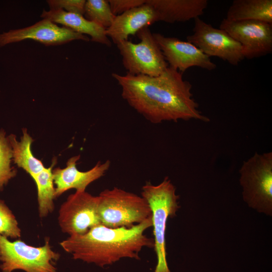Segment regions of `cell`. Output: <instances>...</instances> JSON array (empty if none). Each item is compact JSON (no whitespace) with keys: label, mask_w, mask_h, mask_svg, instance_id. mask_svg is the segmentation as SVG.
I'll use <instances>...</instances> for the list:
<instances>
[{"label":"cell","mask_w":272,"mask_h":272,"mask_svg":"<svg viewBox=\"0 0 272 272\" xmlns=\"http://www.w3.org/2000/svg\"><path fill=\"white\" fill-rule=\"evenodd\" d=\"M194 20L192 33L186 37L188 42L209 57H218L233 65L244 59L241 45L226 31L214 27L199 17Z\"/></svg>","instance_id":"cell-8"},{"label":"cell","mask_w":272,"mask_h":272,"mask_svg":"<svg viewBox=\"0 0 272 272\" xmlns=\"http://www.w3.org/2000/svg\"><path fill=\"white\" fill-rule=\"evenodd\" d=\"M41 17L69 28L75 32L88 35L92 41L110 46L111 42L107 36L106 29L86 19L84 16L63 10H43Z\"/></svg>","instance_id":"cell-16"},{"label":"cell","mask_w":272,"mask_h":272,"mask_svg":"<svg viewBox=\"0 0 272 272\" xmlns=\"http://www.w3.org/2000/svg\"><path fill=\"white\" fill-rule=\"evenodd\" d=\"M136 34L140 40L139 43L127 40L116 44L127 73L151 77L160 75L169 66L153 33L147 27Z\"/></svg>","instance_id":"cell-7"},{"label":"cell","mask_w":272,"mask_h":272,"mask_svg":"<svg viewBox=\"0 0 272 272\" xmlns=\"http://www.w3.org/2000/svg\"><path fill=\"white\" fill-rule=\"evenodd\" d=\"M226 19L232 21L256 20L272 24V1L234 0Z\"/></svg>","instance_id":"cell-17"},{"label":"cell","mask_w":272,"mask_h":272,"mask_svg":"<svg viewBox=\"0 0 272 272\" xmlns=\"http://www.w3.org/2000/svg\"><path fill=\"white\" fill-rule=\"evenodd\" d=\"M47 3L50 10H61L84 16L85 0H48Z\"/></svg>","instance_id":"cell-23"},{"label":"cell","mask_w":272,"mask_h":272,"mask_svg":"<svg viewBox=\"0 0 272 272\" xmlns=\"http://www.w3.org/2000/svg\"><path fill=\"white\" fill-rule=\"evenodd\" d=\"M59 253L46 240L43 246L34 247L20 240L10 241L0 235V268L3 272L19 269L25 272H57Z\"/></svg>","instance_id":"cell-6"},{"label":"cell","mask_w":272,"mask_h":272,"mask_svg":"<svg viewBox=\"0 0 272 272\" xmlns=\"http://www.w3.org/2000/svg\"><path fill=\"white\" fill-rule=\"evenodd\" d=\"M116 16L111 10L108 1H86L84 17L105 29H107L113 23Z\"/></svg>","instance_id":"cell-20"},{"label":"cell","mask_w":272,"mask_h":272,"mask_svg":"<svg viewBox=\"0 0 272 272\" xmlns=\"http://www.w3.org/2000/svg\"><path fill=\"white\" fill-rule=\"evenodd\" d=\"M153 34L169 67L182 74L193 66L210 71L216 68L210 57L192 43L160 33Z\"/></svg>","instance_id":"cell-12"},{"label":"cell","mask_w":272,"mask_h":272,"mask_svg":"<svg viewBox=\"0 0 272 272\" xmlns=\"http://www.w3.org/2000/svg\"><path fill=\"white\" fill-rule=\"evenodd\" d=\"M98 196L85 191L69 196L59 211L58 223L63 233L81 235L100 224L98 214Z\"/></svg>","instance_id":"cell-9"},{"label":"cell","mask_w":272,"mask_h":272,"mask_svg":"<svg viewBox=\"0 0 272 272\" xmlns=\"http://www.w3.org/2000/svg\"><path fill=\"white\" fill-rule=\"evenodd\" d=\"M80 158V155L73 156L68 160L65 168L58 167L52 170L56 185L55 197L70 189H75L76 191H85L90 183L104 176L110 166L108 160L103 163L99 161L91 169L81 171L77 167Z\"/></svg>","instance_id":"cell-13"},{"label":"cell","mask_w":272,"mask_h":272,"mask_svg":"<svg viewBox=\"0 0 272 272\" xmlns=\"http://www.w3.org/2000/svg\"><path fill=\"white\" fill-rule=\"evenodd\" d=\"M220 29L240 43L244 58L251 59L272 52V24L256 21H232L224 19Z\"/></svg>","instance_id":"cell-10"},{"label":"cell","mask_w":272,"mask_h":272,"mask_svg":"<svg viewBox=\"0 0 272 272\" xmlns=\"http://www.w3.org/2000/svg\"><path fill=\"white\" fill-rule=\"evenodd\" d=\"M158 21L157 12L146 0L144 4L116 16L112 25L106 29V35L117 44Z\"/></svg>","instance_id":"cell-14"},{"label":"cell","mask_w":272,"mask_h":272,"mask_svg":"<svg viewBox=\"0 0 272 272\" xmlns=\"http://www.w3.org/2000/svg\"><path fill=\"white\" fill-rule=\"evenodd\" d=\"M157 12L159 21L168 23L185 22L201 16L207 0H146Z\"/></svg>","instance_id":"cell-15"},{"label":"cell","mask_w":272,"mask_h":272,"mask_svg":"<svg viewBox=\"0 0 272 272\" xmlns=\"http://www.w3.org/2000/svg\"><path fill=\"white\" fill-rule=\"evenodd\" d=\"M112 12L115 16L139 7L146 3V0H108Z\"/></svg>","instance_id":"cell-24"},{"label":"cell","mask_w":272,"mask_h":272,"mask_svg":"<svg viewBox=\"0 0 272 272\" xmlns=\"http://www.w3.org/2000/svg\"><path fill=\"white\" fill-rule=\"evenodd\" d=\"M239 173L243 200L260 213L272 215V152H256L243 162Z\"/></svg>","instance_id":"cell-5"},{"label":"cell","mask_w":272,"mask_h":272,"mask_svg":"<svg viewBox=\"0 0 272 272\" xmlns=\"http://www.w3.org/2000/svg\"><path fill=\"white\" fill-rule=\"evenodd\" d=\"M21 229L12 211L0 199V235L7 238H17L21 237Z\"/></svg>","instance_id":"cell-22"},{"label":"cell","mask_w":272,"mask_h":272,"mask_svg":"<svg viewBox=\"0 0 272 272\" xmlns=\"http://www.w3.org/2000/svg\"><path fill=\"white\" fill-rule=\"evenodd\" d=\"M141 196L148 202L152 211L154 248L157 263L154 272H171L166 258V230L169 218L176 216L180 206L179 195L168 177L158 185L147 182L142 187Z\"/></svg>","instance_id":"cell-3"},{"label":"cell","mask_w":272,"mask_h":272,"mask_svg":"<svg viewBox=\"0 0 272 272\" xmlns=\"http://www.w3.org/2000/svg\"><path fill=\"white\" fill-rule=\"evenodd\" d=\"M152 226V216L131 227L111 228L99 224L81 235H73L60 243L75 259L103 267L121 258L140 259L144 247H154L153 238L145 234Z\"/></svg>","instance_id":"cell-2"},{"label":"cell","mask_w":272,"mask_h":272,"mask_svg":"<svg viewBox=\"0 0 272 272\" xmlns=\"http://www.w3.org/2000/svg\"><path fill=\"white\" fill-rule=\"evenodd\" d=\"M98 196L99 220L107 227L130 228L152 216L147 201L133 193L116 187L105 189Z\"/></svg>","instance_id":"cell-4"},{"label":"cell","mask_w":272,"mask_h":272,"mask_svg":"<svg viewBox=\"0 0 272 272\" xmlns=\"http://www.w3.org/2000/svg\"><path fill=\"white\" fill-rule=\"evenodd\" d=\"M56 161L53 159L49 167L45 168L33 178L37 186L38 211L41 218L47 216L54 209L55 195L52 168Z\"/></svg>","instance_id":"cell-19"},{"label":"cell","mask_w":272,"mask_h":272,"mask_svg":"<svg viewBox=\"0 0 272 272\" xmlns=\"http://www.w3.org/2000/svg\"><path fill=\"white\" fill-rule=\"evenodd\" d=\"M12 152L6 132L0 129V191L17 174V170L11 166Z\"/></svg>","instance_id":"cell-21"},{"label":"cell","mask_w":272,"mask_h":272,"mask_svg":"<svg viewBox=\"0 0 272 272\" xmlns=\"http://www.w3.org/2000/svg\"><path fill=\"white\" fill-rule=\"evenodd\" d=\"M22 131L20 141L17 140L15 134L8 136L12 148V161L33 178L45 167L42 162L32 154L31 145L33 139L27 132L26 128H23Z\"/></svg>","instance_id":"cell-18"},{"label":"cell","mask_w":272,"mask_h":272,"mask_svg":"<svg viewBox=\"0 0 272 272\" xmlns=\"http://www.w3.org/2000/svg\"><path fill=\"white\" fill-rule=\"evenodd\" d=\"M121 88L124 100L152 123L192 119L207 122L209 118L198 109L192 85L182 74L169 66L155 77L112 74Z\"/></svg>","instance_id":"cell-1"},{"label":"cell","mask_w":272,"mask_h":272,"mask_svg":"<svg viewBox=\"0 0 272 272\" xmlns=\"http://www.w3.org/2000/svg\"><path fill=\"white\" fill-rule=\"evenodd\" d=\"M27 39L38 41L46 46L63 44L76 40H90L86 35L43 19L33 25L0 34V47Z\"/></svg>","instance_id":"cell-11"}]
</instances>
